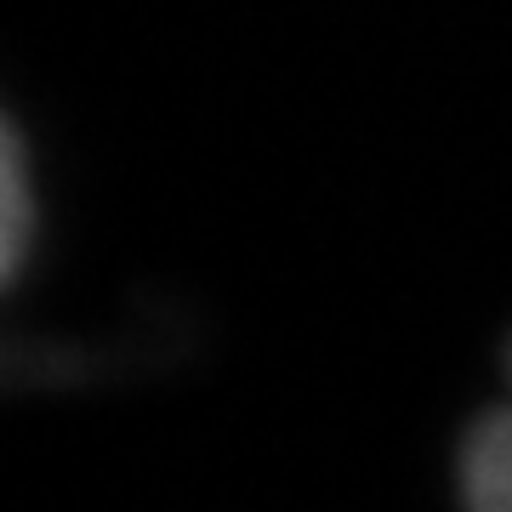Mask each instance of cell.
<instances>
[{
    "mask_svg": "<svg viewBox=\"0 0 512 512\" xmlns=\"http://www.w3.org/2000/svg\"><path fill=\"white\" fill-rule=\"evenodd\" d=\"M456 490H461V512H512V353H507V393L461 439Z\"/></svg>",
    "mask_w": 512,
    "mask_h": 512,
    "instance_id": "6da1fadb",
    "label": "cell"
}]
</instances>
